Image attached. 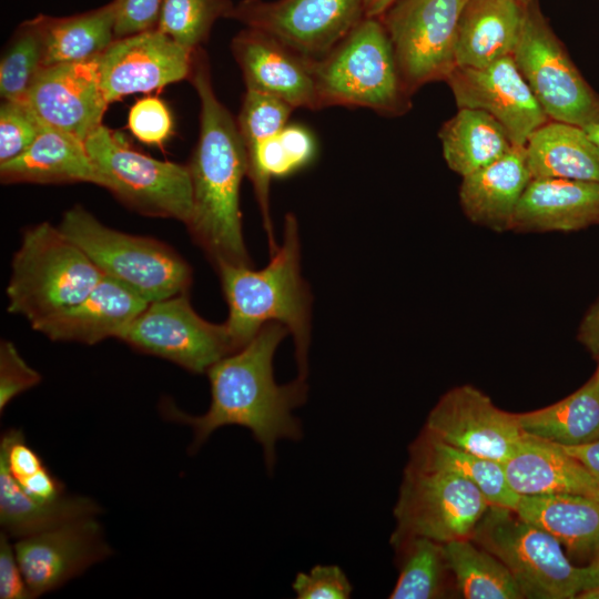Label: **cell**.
Here are the masks:
<instances>
[{"label":"cell","mask_w":599,"mask_h":599,"mask_svg":"<svg viewBox=\"0 0 599 599\" xmlns=\"http://www.w3.org/2000/svg\"><path fill=\"white\" fill-rule=\"evenodd\" d=\"M288 329L281 323L265 324L241 349L231 353L207 369L211 403L206 413L189 415L170 402H163L165 418L193 429L191 453H195L212 433L223 426H242L251 430L262 446L264 463L272 471L280 439L298 440L301 422L293 410L307 395L305 379L278 385L273 374L275 351Z\"/></svg>","instance_id":"obj_1"},{"label":"cell","mask_w":599,"mask_h":599,"mask_svg":"<svg viewBox=\"0 0 599 599\" xmlns=\"http://www.w3.org/2000/svg\"><path fill=\"white\" fill-rule=\"evenodd\" d=\"M190 80L200 100V133L187 164L193 207L185 225L215 266H250L240 211V186L247 174L246 153L236 120L214 92L202 47L194 51Z\"/></svg>","instance_id":"obj_2"},{"label":"cell","mask_w":599,"mask_h":599,"mask_svg":"<svg viewBox=\"0 0 599 599\" xmlns=\"http://www.w3.org/2000/svg\"><path fill=\"white\" fill-rule=\"evenodd\" d=\"M229 306L225 327L233 353L248 344L267 323L283 324L293 335L298 378L307 377L311 294L300 270V237L288 213L284 240L263 270L246 265H216Z\"/></svg>","instance_id":"obj_3"},{"label":"cell","mask_w":599,"mask_h":599,"mask_svg":"<svg viewBox=\"0 0 599 599\" xmlns=\"http://www.w3.org/2000/svg\"><path fill=\"white\" fill-rule=\"evenodd\" d=\"M323 108L344 105L398 116L412 108L388 33L379 17H364L334 48L313 59Z\"/></svg>","instance_id":"obj_4"},{"label":"cell","mask_w":599,"mask_h":599,"mask_svg":"<svg viewBox=\"0 0 599 599\" xmlns=\"http://www.w3.org/2000/svg\"><path fill=\"white\" fill-rule=\"evenodd\" d=\"M470 539L510 571L524 598L571 599L599 587V566H575L562 545L514 509L489 506Z\"/></svg>","instance_id":"obj_5"},{"label":"cell","mask_w":599,"mask_h":599,"mask_svg":"<svg viewBox=\"0 0 599 599\" xmlns=\"http://www.w3.org/2000/svg\"><path fill=\"white\" fill-rule=\"evenodd\" d=\"M103 275L59 226L33 225L12 258L8 312L32 324L83 300Z\"/></svg>","instance_id":"obj_6"},{"label":"cell","mask_w":599,"mask_h":599,"mask_svg":"<svg viewBox=\"0 0 599 599\" xmlns=\"http://www.w3.org/2000/svg\"><path fill=\"white\" fill-rule=\"evenodd\" d=\"M59 229L104 275L149 303L186 293L192 283L190 265L172 247L111 229L81 205L64 212Z\"/></svg>","instance_id":"obj_7"},{"label":"cell","mask_w":599,"mask_h":599,"mask_svg":"<svg viewBox=\"0 0 599 599\" xmlns=\"http://www.w3.org/2000/svg\"><path fill=\"white\" fill-rule=\"evenodd\" d=\"M84 144L101 186L124 205L143 215L189 222L193 190L187 165L140 153L103 124Z\"/></svg>","instance_id":"obj_8"},{"label":"cell","mask_w":599,"mask_h":599,"mask_svg":"<svg viewBox=\"0 0 599 599\" xmlns=\"http://www.w3.org/2000/svg\"><path fill=\"white\" fill-rule=\"evenodd\" d=\"M512 58L549 120L583 129L599 122V93L572 62L538 1L526 9Z\"/></svg>","instance_id":"obj_9"},{"label":"cell","mask_w":599,"mask_h":599,"mask_svg":"<svg viewBox=\"0 0 599 599\" xmlns=\"http://www.w3.org/2000/svg\"><path fill=\"white\" fill-rule=\"evenodd\" d=\"M490 505L469 480L450 471L407 465L390 542L424 537L440 544L470 538Z\"/></svg>","instance_id":"obj_10"},{"label":"cell","mask_w":599,"mask_h":599,"mask_svg":"<svg viewBox=\"0 0 599 599\" xmlns=\"http://www.w3.org/2000/svg\"><path fill=\"white\" fill-rule=\"evenodd\" d=\"M467 0H396L382 16L403 81L413 95L456 68V37Z\"/></svg>","instance_id":"obj_11"},{"label":"cell","mask_w":599,"mask_h":599,"mask_svg":"<svg viewBox=\"0 0 599 599\" xmlns=\"http://www.w3.org/2000/svg\"><path fill=\"white\" fill-rule=\"evenodd\" d=\"M118 338L192 373L207 372L233 353L225 324L197 315L186 293L151 302Z\"/></svg>","instance_id":"obj_12"},{"label":"cell","mask_w":599,"mask_h":599,"mask_svg":"<svg viewBox=\"0 0 599 599\" xmlns=\"http://www.w3.org/2000/svg\"><path fill=\"white\" fill-rule=\"evenodd\" d=\"M365 0H242L229 19L264 31L294 51L321 58L364 17Z\"/></svg>","instance_id":"obj_13"},{"label":"cell","mask_w":599,"mask_h":599,"mask_svg":"<svg viewBox=\"0 0 599 599\" xmlns=\"http://www.w3.org/2000/svg\"><path fill=\"white\" fill-rule=\"evenodd\" d=\"M424 430L449 446L501 464L525 437L517 414L498 408L471 385L445 393L428 414Z\"/></svg>","instance_id":"obj_14"},{"label":"cell","mask_w":599,"mask_h":599,"mask_svg":"<svg viewBox=\"0 0 599 599\" xmlns=\"http://www.w3.org/2000/svg\"><path fill=\"white\" fill-rule=\"evenodd\" d=\"M194 51L158 29L115 39L98 57L108 102L190 79Z\"/></svg>","instance_id":"obj_15"},{"label":"cell","mask_w":599,"mask_h":599,"mask_svg":"<svg viewBox=\"0 0 599 599\" xmlns=\"http://www.w3.org/2000/svg\"><path fill=\"white\" fill-rule=\"evenodd\" d=\"M446 83L458 108L487 112L504 126L515 145L525 146L549 120L512 55L483 68L456 67Z\"/></svg>","instance_id":"obj_16"},{"label":"cell","mask_w":599,"mask_h":599,"mask_svg":"<svg viewBox=\"0 0 599 599\" xmlns=\"http://www.w3.org/2000/svg\"><path fill=\"white\" fill-rule=\"evenodd\" d=\"M13 546L34 598L60 588L112 554L95 517L19 538Z\"/></svg>","instance_id":"obj_17"},{"label":"cell","mask_w":599,"mask_h":599,"mask_svg":"<svg viewBox=\"0 0 599 599\" xmlns=\"http://www.w3.org/2000/svg\"><path fill=\"white\" fill-rule=\"evenodd\" d=\"M45 126L85 141L108 108L98 58L44 67L23 101Z\"/></svg>","instance_id":"obj_18"},{"label":"cell","mask_w":599,"mask_h":599,"mask_svg":"<svg viewBox=\"0 0 599 599\" xmlns=\"http://www.w3.org/2000/svg\"><path fill=\"white\" fill-rule=\"evenodd\" d=\"M245 88L277 98L294 109H322L312 62L271 34L245 28L232 40Z\"/></svg>","instance_id":"obj_19"},{"label":"cell","mask_w":599,"mask_h":599,"mask_svg":"<svg viewBox=\"0 0 599 599\" xmlns=\"http://www.w3.org/2000/svg\"><path fill=\"white\" fill-rule=\"evenodd\" d=\"M150 303L119 281L103 275L77 304L31 324L51 341L94 345L119 337Z\"/></svg>","instance_id":"obj_20"},{"label":"cell","mask_w":599,"mask_h":599,"mask_svg":"<svg viewBox=\"0 0 599 599\" xmlns=\"http://www.w3.org/2000/svg\"><path fill=\"white\" fill-rule=\"evenodd\" d=\"M599 225V183L532 177L516 209L511 231L572 232Z\"/></svg>","instance_id":"obj_21"},{"label":"cell","mask_w":599,"mask_h":599,"mask_svg":"<svg viewBox=\"0 0 599 599\" xmlns=\"http://www.w3.org/2000/svg\"><path fill=\"white\" fill-rule=\"evenodd\" d=\"M531 179L526 148L515 145L500 159L461 177L459 204L477 225L496 232L511 230L516 209Z\"/></svg>","instance_id":"obj_22"},{"label":"cell","mask_w":599,"mask_h":599,"mask_svg":"<svg viewBox=\"0 0 599 599\" xmlns=\"http://www.w3.org/2000/svg\"><path fill=\"white\" fill-rule=\"evenodd\" d=\"M504 467L511 489L519 496L569 494L599 499V480L552 443L525 434Z\"/></svg>","instance_id":"obj_23"},{"label":"cell","mask_w":599,"mask_h":599,"mask_svg":"<svg viewBox=\"0 0 599 599\" xmlns=\"http://www.w3.org/2000/svg\"><path fill=\"white\" fill-rule=\"evenodd\" d=\"M526 9L517 0H467L458 20L456 67L483 68L512 55Z\"/></svg>","instance_id":"obj_24"},{"label":"cell","mask_w":599,"mask_h":599,"mask_svg":"<svg viewBox=\"0 0 599 599\" xmlns=\"http://www.w3.org/2000/svg\"><path fill=\"white\" fill-rule=\"evenodd\" d=\"M0 177L6 184L85 182L101 186V177L84 142L45 125L23 153L0 163Z\"/></svg>","instance_id":"obj_25"},{"label":"cell","mask_w":599,"mask_h":599,"mask_svg":"<svg viewBox=\"0 0 599 599\" xmlns=\"http://www.w3.org/2000/svg\"><path fill=\"white\" fill-rule=\"evenodd\" d=\"M514 510L555 537L571 555L597 557L599 499L569 494L521 495Z\"/></svg>","instance_id":"obj_26"},{"label":"cell","mask_w":599,"mask_h":599,"mask_svg":"<svg viewBox=\"0 0 599 599\" xmlns=\"http://www.w3.org/2000/svg\"><path fill=\"white\" fill-rule=\"evenodd\" d=\"M525 148L532 177L599 183V148L583 128L548 120Z\"/></svg>","instance_id":"obj_27"},{"label":"cell","mask_w":599,"mask_h":599,"mask_svg":"<svg viewBox=\"0 0 599 599\" xmlns=\"http://www.w3.org/2000/svg\"><path fill=\"white\" fill-rule=\"evenodd\" d=\"M116 0L87 12L34 20L42 35L44 67L98 58L115 40Z\"/></svg>","instance_id":"obj_28"},{"label":"cell","mask_w":599,"mask_h":599,"mask_svg":"<svg viewBox=\"0 0 599 599\" xmlns=\"http://www.w3.org/2000/svg\"><path fill=\"white\" fill-rule=\"evenodd\" d=\"M444 159L461 177L508 153L515 144L504 126L478 109L458 108L440 128Z\"/></svg>","instance_id":"obj_29"},{"label":"cell","mask_w":599,"mask_h":599,"mask_svg":"<svg viewBox=\"0 0 599 599\" xmlns=\"http://www.w3.org/2000/svg\"><path fill=\"white\" fill-rule=\"evenodd\" d=\"M517 418L524 434L558 446H579L599 439V369L564 399L517 414Z\"/></svg>","instance_id":"obj_30"},{"label":"cell","mask_w":599,"mask_h":599,"mask_svg":"<svg viewBox=\"0 0 599 599\" xmlns=\"http://www.w3.org/2000/svg\"><path fill=\"white\" fill-rule=\"evenodd\" d=\"M101 511L93 499L83 496L64 495L49 502L31 498L0 460V524L10 538L39 534Z\"/></svg>","instance_id":"obj_31"},{"label":"cell","mask_w":599,"mask_h":599,"mask_svg":"<svg viewBox=\"0 0 599 599\" xmlns=\"http://www.w3.org/2000/svg\"><path fill=\"white\" fill-rule=\"evenodd\" d=\"M408 465L454 473L473 483L490 506L515 509L519 500L504 464L449 446L425 430L410 447Z\"/></svg>","instance_id":"obj_32"},{"label":"cell","mask_w":599,"mask_h":599,"mask_svg":"<svg viewBox=\"0 0 599 599\" xmlns=\"http://www.w3.org/2000/svg\"><path fill=\"white\" fill-rule=\"evenodd\" d=\"M456 588L466 599L524 598L508 568L470 538L444 544Z\"/></svg>","instance_id":"obj_33"},{"label":"cell","mask_w":599,"mask_h":599,"mask_svg":"<svg viewBox=\"0 0 599 599\" xmlns=\"http://www.w3.org/2000/svg\"><path fill=\"white\" fill-rule=\"evenodd\" d=\"M394 547L399 554L400 567L390 599H434L445 595L450 570L444 544L415 537Z\"/></svg>","instance_id":"obj_34"},{"label":"cell","mask_w":599,"mask_h":599,"mask_svg":"<svg viewBox=\"0 0 599 599\" xmlns=\"http://www.w3.org/2000/svg\"><path fill=\"white\" fill-rule=\"evenodd\" d=\"M44 68V47L33 19L23 21L7 43L0 61L2 101L23 102Z\"/></svg>","instance_id":"obj_35"},{"label":"cell","mask_w":599,"mask_h":599,"mask_svg":"<svg viewBox=\"0 0 599 599\" xmlns=\"http://www.w3.org/2000/svg\"><path fill=\"white\" fill-rule=\"evenodd\" d=\"M231 0H162L156 29L195 50L207 41L217 19L227 18Z\"/></svg>","instance_id":"obj_36"},{"label":"cell","mask_w":599,"mask_h":599,"mask_svg":"<svg viewBox=\"0 0 599 599\" xmlns=\"http://www.w3.org/2000/svg\"><path fill=\"white\" fill-rule=\"evenodd\" d=\"M43 124L24 102L2 101L0 108V163L23 153Z\"/></svg>","instance_id":"obj_37"},{"label":"cell","mask_w":599,"mask_h":599,"mask_svg":"<svg viewBox=\"0 0 599 599\" xmlns=\"http://www.w3.org/2000/svg\"><path fill=\"white\" fill-rule=\"evenodd\" d=\"M128 125L131 133L146 144L162 145L173 131L167 105L156 97H144L130 109Z\"/></svg>","instance_id":"obj_38"},{"label":"cell","mask_w":599,"mask_h":599,"mask_svg":"<svg viewBox=\"0 0 599 599\" xmlns=\"http://www.w3.org/2000/svg\"><path fill=\"white\" fill-rule=\"evenodd\" d=\"M298 599H347L353 587L336 565H317L308 572H298L292 583Z\"/></svg>","instance_id":"obj_39"},{"label":"cell","mask_w":599,"mask_h":599,"mask_svg":"<svg viewBox=\"0 0 599 599\" xmlns=\"http://www.w3.org/2000/svg\"><path fill=\"white\" fill-rule=\"evenodd\" d=\"M41 375L19 354L13 343L0 345V412L21 393L37 386Z\"/></svg>","instance_id":"obj_40"},{"label":"cell","mask_w":599,"mask_h":599,"mask_svg":"<svg viewBox=\"0 0 599 599\" xmlns=\"http://www.w3.org/2000/svg\"><path fill=\"white\" fill-rule=\"evenodd\" d=\"M0 460L19 481L45 467L41 456L26 441L21 429H7L0 439Z\"/></svg>","instance_id":"obj_41"},{"label":"cell","mask_w":599,"mask_h":599,"mask_svg":"<svg viewBox=\"0 0 599 599\" xmlns=\"http://www.w3.org/2000/svg\"><path fill=\"white\" fill-rule=\"evenodd\" d=\"M115 39L156 29L162 0H116Z\"/></svg>","instance_id":"obj_42"},{"label":"cell","mask_w":599,"mask_h":599,"mask_svg":"<svg viewBox=\"0 0 599 599\" xmlns=\"http://www.w3.org/2000/svg\"><path fill=\"white\" fill-rule=\"evenodd\" d=\"M0 598H34L18 562L14 546L4 531L0 534Z\"/></svg>","instance_id":"obj_43"},{"label":"cell","mask_w":599,"mask_h":599,"mask_svg":"<svg viewBox=\"0 0 599 599\" xmlns=\"http://www.w3.org/2000/svg\"><path fill=\"white\" fill-rule=\"evenodd\" d=\"M278 139L295 172L313 160L315 142L305 128L286 124L278 133Z\"/></svg>","instance_id":"obj_44"},{"label":"cell","mask_w":599,"mask_h":599,"mask_svg":"<svg viewBox=\"0 0 599 599\" xmlns=\"http://www.w3.org/2000/svg\"><path fill=\"white\" fill-rule=\"evenodd\" d=\"M18 484L27 495L39 501H54L65 495L63 483L47 466Z\"/></svg>","instance_id":"obj_45"},{"label":"cell","mask_w":599,"mask_h":599,"mask_svg":"<svg viewBox=\"0 0 599 599\" xmlns=\"http://www.w3.org/2000/svg\"><path fill=\"white\" fill-rule=\"evenodd\" d=\"M578 339L599 361V296L582 317Z\"/></svg>","instance_id":"obj_46"},{"label":"cell","mask_w":599,"mask_h":599,"mask_svg":"<svg viewBox=\"0 0 599 599\" xmlns=\"http://www.w3.org/2000/svg\"><path fill=\"white\" fill-rule=\"evenodd\" d=\"M599 480V439L579 446H559Z\"/></svg>","instance_id":"obj_47"},{"label":"cell","mask_w":599,"mask_h":599,"mask_svg":"<svg viewBox=\"0 0 599 599\" xmlns=\"http://www.w3.org/2000/svg\"><path fill=\"white\" fill-rule=\"evenodd\" d=\"M396 0H365V17L382 16Z\"/></svg>","instance_id":"obj_48"},{"label":"cell","mask_w":599,"mask_h":599,"mask_svg":"<svg viewBox=\"0 0 599 599\" xmlns=\"http://www.w3.org/2000/svg\"><path fill=\"white\" fill-rule=\"evenodd\" d=\"M587 134L589 138L598 145L599 148V122L593 123L587 128H585Z\"/></svg>","instance_id":"obj_49"},{"label":"cell","mask_w":599,"mask_h":599,"mask_svg":"<svg viewBox=\"0 0 599 599\" xmlns=\"http://www.w3.org/2000/svg\"><path fill=\"white\" fill-rule=\"evenodd\" d=\"M519 1L521 4H524L525 7H528L530 6L531 3L534 2H537L538 0H517Z\"/></svg>","instance_id":"obj_50"},{"label":"cell","mask_w":599,"mask_h":599,"mask_svg":"<svg viewBox=\"0 0 599 599\" xmlns=\"http://www.w3.org/2000/svg\"><path fill=\"white\" fill-rule=\"evenodd\" d=\"M592 562L597 564L599 566V552H598L597 557L595 558V560Z\"/></svg>","instance_id":"obj_51"},{"label":"cell","mask_w":599,"mask_h":599,"mask_svg":"<svg viewBox=\"0 0 599 599\" xmlns=\"http://www.w3.org/2000/svg\"><path fill=\"white\" fill-rule=\"evenodd\" d=\"M597 368L599 369V364H598V367H597Z\"/></svg>","instance_id":"obj_52"}]
</instances>
